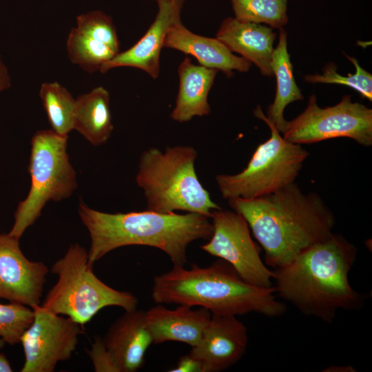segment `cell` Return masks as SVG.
Segmentation results:
<instances>
[{
  "label": "cell",
  "mask_w": 372,
  "mask_h": 372,
  "mask_svg": "<svg viewBox=\"0 0 372 372\" xmlns=\"http://www.w3.org/2000/svg\"><path fill=\"white\" fill-rule=\"evenodd\" d=\"M12 368L3 353H0V372H11Z\"/></svg>",
  "instance_id": "32"
},
{
  "label": "cell",
  "mask_w": 372,
  "mask_h": 372,
  "mask_svg": "<svg viewBox=\"0 0 372 372\" xmlns=\"http://www.w3.org/2000/svg\"><path fill=\"white\" fill-rule=\"evenodd\" d=\"M34 318V311L28 306L13 302L0 304V338L10 345L20 343Z\"/></svg>",
  "instance_id": "26"
},
{
  "label": "cell",
  "mask_w": 372,
  "mask_h": 372,
  "mask_svg": "<svg viewBox=\"0 0 372 372\" xmlns=\"http://www.w3.org/2000/svg\"><path fill=\"white\" fill-rule=\"evenodd\" d=\"M235 19L280 29L289 21L287 0H230Z\"/></svg>",
  "instance_id": "24"
},
{
  "label": "cell",
  "mask_w": 372,
  "mask_h": 372,
  "mask_svg": "<svg viewBox=\"0 0 372 372\" xmlns=\"http://www.w3.org/2000/svg\"><path fill=\"white\" fill-rule=\"evenodd\" d=\"M324 372H356L357 370L351 365L335 366L331 365L325 368Z\"/></svg>",
  "instance_id": "31"
},
{
  "label": "cell",
  "mask_w": 372,
  "mask_h": 372,
  "mask_svg": "<svg viewBox=\"0 0 372 372\" xmlns=\"http://www.w3.org/2000/svg\"><path fill=\"white\" fill-rule=\"evenodd\" d=\"M170 372H202L200 363L189 354L180 358L175 368L169 370Z\"/></svg>",
  "instance_id": "29"
},
{
  "label": "cell",
  "mask_w": 372,
  "mask_h": 372,
  "mask_svg": "<svg viewBox=\"0 0 372 372\" xmlns=\"http://www.w3.org/2000/svg\"><path fill=\"white\" fill-rule=\"evenodd\" d=\"M51 271L58 279L41 304L49 312L83 326L107 307L136 309L138 301L132 293L116 290L94 274L93 266L88 265V251L78 243L70 245Z\"/></svg>",
  "instance_id": "6"
},
{
  "label": "cell",
  "mask_w": 372,
  "mask_h": 372,
  "mask_svg": "<svg viewBox=\"0 0 372 372\" xmlns=\"http://www.w3.org/2000/svg\"><path fill=\"white\" fill-rule=\"evenodd\" d=\"M48 271L45 263L25 257L19 238L0 233V298L30 307L41 304Z\"/></svg>",
  "instance_id": "12"
},
{
  "label": "cell",
  "mask_w": 372,
  "mask_h": 372,
  "mask_svg": "<svg viewBox=\"0 0 372 372\" xmlns=\"http://www.w3.org/2000/svg\"><path fill=\"white\" fill-rule=\"evenodd\" d=\"M66 48L70 61L92 74L118 53L108 45L82 34L76 28L70 30Z\"/></svg>",
  "instance_id": "23"
},
{
  "label": "cell",
  "mask_w": 372,
  "mask_h": 372,
  "mask_svg": "<svg viewBox=\"0 0 372 372\" xmlns=\"http://www.w3.org/2000/svg\"><path fill=\"white\" fill-rule=\"evenodd\" d=\"M355 68V74L344 76L337 72L336 65L329 63L324 65L321 74H307L306 82L310 83L340 84L350 87L359 92L363 98L372 101V75L363 68L355 57L345 54Z\"/></svg>",
  "instance_id": "25"
},
{
  "label": "cell",
  "mask_w": 372,
  "mask_h": 372,
  "mask_svg": "<svg viewBox=\"0 0 372 372\" xmlns=\"http://www.w3.org/2000/svg\"><path fill=\"white\" fill-rule=\"evenodd\" d=\"M39 96L52 130L59 135L68 136L73 130L76 99L56 81L43 83Z\"/></svg>",
  "instance_id": "22"
},
{
  "label": "cell",
  "mask_w": 372,
  "mask_h": 372,
  "mask_svg": "<svg viewBox=\"0 0 372 372\" xmlns=\"http://www.w3.org/2000/svg\"><path fill=\"white\" fill-rule=\"evenodd\" d=\"M218 71L194 64L185 57L179 64L178 74L179 87L173 110L172 120L184 123L194 116L209 114L208 95Z\"/></svg>",
  "instance_id": "19"
},
{
  "label": "cell",
  "mask_w": 372,
  "mask_h": 372,
  "mask_svg": "<svg viewBox=\"0 0 372 372\" xmlns=\"http://www.w3.org/2000/svg\"><path fill=\"white\" fill-rule=\"evenodd\" d=\"M276 33L261 23L225 19L216 34L230 51L254 63L264 76H273L271 66Z\"/></svg>",
  "instance_id": "18"
},
{
  "label": "cell",
  "mask_w": 372,
  "mask_h": 372,
  "mask_svg": "<svg viewBox=\"0 0 372 372\" xmlns=\"http://www.w3.org/2000/svg\"><path fill=\"white\" fill-rule=\"evenodd\" d=\"M213 232L200 248L228 262L246 282L262 288L273 287V271L262 260L260 249L253 240L245 219L233 211L211 212Z\"/></svg>",
  "instance_id": "10"
},
{
  "label": "cell",
  "mask_w": 372,
  "mask_h": 372,
  "mask_svg": "<svg viewBox=\"0 0 372 372\" xmlns=\"http://www.w3.org/2000/svg\"><path fill=\"white\" fill-rule=\"evenodd\" d=\"M271 66L276 79V90L273 102L268 107L267 117L282 133L287 121L284 117L285 107L291 103L304 99L295 81L287 50V32L283 28L280 29L278 43L271 55Z\"/></svg>",
  "instance_id": "21"
},
{
  "label": "cell",
  "mask_w": 372,
  "mask_h": 372,
  "mask_svg": "<svg viewBox=\"0 0 372 372\" xmlns=\"http://www.w3.org/2000/svg\"><path fill=\"white\" fill-rule=\"evenodd\" d=\"M34 318L21 337L25 361L21 372H53L59 362L69 360L76 349L81 325L54 314L41 304L31 307Z\"/></svg>",
  "instance_id": "11"
},
{
  "label": "cell",
  "mask_w": 372,
  "mask_h": 372,
  "mask_svg": "<svg viewBox=\"0 0 372 372\" xmlns=\"http://www.w3.org/2000/svg\"><path fill=\"white\" fill-rule=\"evenodd\" d=\"M196 150L191 146L152 147L140 158L136 183L143 192L147 209L163 214L175 211L197 213L210 218L222 209L212 200L195 171Z\"/></svg>",
  "instance_id": "5"
},
{
  "label": "cell",
  "mask_w": 372,
  "mask_h": 372,
  "mask_svg": "<svg viewBox=\"0 0 372 372\" xmlns=\"http://www.w3.org/2000/svg\"><path fill=\"white\" fill-rule=\"evenodd\" d=\"M192 307L179 304L175 309H169L158 304L147 311L145 324L153 344L174 341L192 347L196 346L209 322L211 313L203 307L197 309Z\"/></svg>",
  "instance_id": "16"
},
{
  "label": "cell",
  "mask_w": 372,
  "mask_h": 372,
  "mask_svg": "<svg viewBox=\"0 0 372 372\" xmlns=\"http://www.w3.org/2000/svg\"><path fill=\"white\" fill-rule=\"evenodd\" d=\"M11 86V79L8 68L3 62L0 54V92L8 89Z\"/></svg>",
  "instance_id": "30"
},
{
  "label": "cell",
  "mask_w": 372,
  "mask_h": 372,
  "mask_svg": "<svg viewBox=\"0 0 372 372\" xmlns=\"http://www.w3.org/2000/svg\"><path fill=\"white\" fill-rule=\"evenodd\" d=\"M145 313L136 309L125 311L103 338L119 372H135L145 363V354L153 343Z\"/></svg>",
  "instance_id": "15"
},
{
  "label": "cell",
  "mask_w": 372,
  "mask_h": 372,
  "mask_svg": "<svg viewBox=\"0 0 372 372\" xmlns=\"http://www.w3.org/2000/svg\"><path fill=\"white\" fill-rule=\"evenodd\" d=\"M94 371L96 372H119L112 355L107 349L102 338L95 335L92 348L87 351Z\"/></svg>",
  "instance_id": "28"
},
{
  "label": "cell",
  "mask_w": 372,
  "mask_h": 372,
  "mask_svg": "<svg viewBox=\"0 0 372 372\" xmlns=\"http://www.w3.org/2000/svg\"><path fill=\"white\" fill-rule=\"evenodd\" d=\"M275 293L273 286L262 288L246 282L231 265L218 258L207 267H174L154 276L152 297L157 304L199 306L211 314L256 313L274 318L283 315L287 309Z\"/></svg>",
  "instance_id": "4"
},
{
  "label": "cell",
  "mask_w": 372,
  "mask_h": 372,
  "mask_svg": "<svg viewBox=\"0 0 372 372\" xmlns=\"http://www.w3.org/2000/svg\"><path fill=\"white\" fill-rule=\"evenodd\" d=\"M164 48H172L193 56L199 65L223 72L227 77L234 70L247 72L251 63L242 56L233 54L220 41L196 34L188 30L181 21L168 32Z\"/></svg>",
  "instance_id": "17"
},
{
  "label": "cell",
  "mask_w": 372,
  "mask_h": 372,
  "mask_svg": "<svg viewBox=\"0 0 372 372\" xmlns=\"http://www.w3.org/2000/svg\"><path fill=\"white\" fill-rule=\"evenodd\" d=\"M247 344V329L236 316L211 314L199 342L189 354L200 363L202 372H220L242 358Z\"/></svg>",
  "instance_id": "13"
},
{
  "label": "cell",
  "mask_w": 372,
  "mask_h": 372,
  "mask_svg": "<svg viewBox=\"0 0 372 372\" xmlns=\"http://www.w3.org/2000/svg\"><path fill=\"white\" fill-rule=\"evenodd\" d=\"M247 221L265 251V263L285 266L302 251L333 232L335 217L321 197L304 193L295 183L253 199H228Z\"/></svg>",
  "instance_id": "1"
},
{
  "label": "cell",
  "mask_w": 372,
  "mask_h": 372,
  "mask_svg": "<svg viewBox=\"0 0 372 372\" xmlns=\"http://www.w3.org/2000/svg\"><path fill=\"white\" fill-rule=\"evenodd\" d=\"M357 253L355 245L333 233L273 271L276 293L304 315L331 324L339 310H357L364 302L349 280Z\"/></svg>",
  "instance_id": "2"
},
{
  "label": "cell",
  "mask_w": 372,
  "mask_h": 372,
  "mask_svg": "<svg viewBox=\"0 0 372 372\" xmlns=\"http://www.w3.org/2000/svg\"><path fill=\"white\" fill-rule=\"evenodd\" d=\"M255 116L269 127L270 137L256 147L247 167L236 174H218L216 181L225 199H253L293 183L309 153L301 145L285 139L261 107Z\"/></svg>",
  "instance_id": "8"
},
{
  "label": "cell",
  "mask_w": 372,
  "mask_h": 372,
  "mask_svg": "<svg viewBox=\"0 0 372 372\" xmlns=\"http://www.w3.org/2000/svg\"><path fill=\"white\" fill-rule=\"evenodd\" d=\"M5 344V342L1 338H0V349L3 348Z\"/></svg>",
  "instance_id": "33"
},
{
  "label": "cell",
  "mask_w": 372,
  "mask_h": 372,
  "mask_svg": "<svg viewBox=\"0 0 372 372\" xmlns=\"http://www.w3.org/2000/svg\"><path fill=\"white\" fill-rule=\"evenodd\" d=\"M291 143L311 144L334 138H349L365 147L372 145V109L344 96L335 105L321 107L315 94L305 110L287 121L282 133Z\"/></svg>",
  "instance_id": "9"
},
{
  "label": "cell",
  "mask_w": 372,
  "mask_h": 372,
  "mask_svg": "<svg viewBox=\"0 0 372 372\" xmlns=\"http://www.w3.org/2000/svg\"><path fill=\"white\" fill-rule=\"evenodd\" d=\"M76 28L91 39L104 43L116 52H120V43L112 19L101 10L79 14Z\"/></svg>",
  "instance_id": "27"
},
{
  "label": "cell",
  "mask_w": 372,
  "mask_h": 372,
  "mask_svg": "<svg viewBox=\"0 0 372 372\" xmlns=\"http://www.w3.org/2000/svg\"><path fill=\"white\" fill-rule=\"evenodd\" d=\"M73 130L90 144L99 146L107 142L114 130L110 108V93L103 86L79 95L75 101Z\"/></svg>",
  "instance_id": "20"
},
{
  "label": "cell",
  "mask_w": 372,
  "mask_h": 372,
  "mask_svg": "<svg viewBox=\"0 0 372 372\" xmlns=\"http://www.w3.org/2000/svg\"><path fill=\"white\" fill-rule=\"evenodd\" d=\"M79 216L90 237L88 265L117 248L144 245L159 249L174 267L187 262L188 245L198 239L209 240L213 225L209 218L197 213L163 214L146 209L127 213H106L79 202Z\"/></svg>",
  "instance_id": "3"
},
{
  "label": "cell",
  "mask_w": 372,
  "mask_h": 372,
  "mask_svg": "<svg viewBox=\"0 0 372 372\" xmlns=\"http://www.w3.org/2000/svg\"><path fill=\"white\" fill-rule=\"evenodd\" d=\"M68 138L52 129L38 130L32 136L28 165L30 187L26 198L18 203L10 235L20 239L49 201L68 198L77 188L76 173L67 152Z\"/></svg>",
  "instance_id": "7"
},
{
  "label": "cell",
  "mask_w": 372,
  "mask_h": 372,
  "mask_svg": "<svg viewBox=\"0 0 372 372\" xmlns=\"http://www.w3.org/2000/svg\"><path fill=\"white\" fill-rule=\"evenodd\" d=\"M185 0H156L158 12L145 34L130 48L119 52L105 63L99 72L104 74L119 67H132L145 72L153 79L160 74V55L170 28L181 21Z\"/></svg>",
  "instance_id": "14"
}]
</instances>
